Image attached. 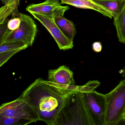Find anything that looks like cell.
<instances>
[{"instance_id":"1","label":"cell","mask_w":125,"mask_h":125,"mask_svg":"<svg viewBox=\"0 0 125 125\" xmlns=\"http://www.w3.org/2000/svg\"><path fill=\"white\" fill-rule=\"evenodd\" d=\"M72 91L42 79H37L21 94L22 99L36 111L40 121L54 125L65 100Z\"/></svg>"},{"instance_id":"2","label":"cell","mask_w":125,"mask_h":125,"mask_svg":"<svg viewBox=\"0 0 125 125\" xmlns=\"http://www.w3.org/2000/svg\"><path fill=\"white\" fill-rule=\"evenodd\" d=\"M54 125H94L83 92L73 91L65 100Z\"/></svg>"},{"instance_id":"3","label":"cell","mask_w":125,"mask_h":125,"mask_svg":"<svg viewBox=\"0 0 125 125\" xmlns=\"http://www.w3.org/2000/svg\"><path fill=\"white\" fill-rule=\"evenodd\" d=\"M105 95L106 108L104 125H118L125 114V80Z\"/></svg>"},{"instance_id":"4","label":"cell","mask_w":125,"mask_h":125,"mask_svg":"<svg viewBox=\"0 0 125 125\" xmlns=\"http://www.w3.org/2000/svg\"><path fill=\"white\" fill-rule=\"evenodd\" d=\"M0 115L22 120L28 124L40 121L34 109L20 97L2 104L0 106Z\"/></svg>"},{"instance_id":"5","label":"cell","mask_w":125,"mask_h":125,"mask_svg":"<svg viewBox=\"0 0 125 125\" xmlns=\"http://www.w3.org/2000/svg\"><path fill=\"white\" fill-rule=\"evenodd\" d=\"M21 20L19 27L11 31L4 38L3 42H20L28 47L31 46L37 32V28L33 19L29 15L20 13L18 16Z\"/></svg>"},{"instance_id":"6","label":"cell","mask_w":125,"mask_h":125,"mask_svg":"<svg viewBox=\"0 0 125 125\" xmlns=\"http://www.w3.org/2000/svg\"><path fill=\"white\" fill-rule=\"evenodd\" d=\"M83 95L94 125H104L106 108L105 94L94 90L83 92Z\"/></svg>"},{"instance_id":"7","label":"cell","mask_w":125,"mask_h":125,"mask_svg":"<svg viewBox=\"0 0 125 125\" xmlns=\"http://www.w3.org/2000/svg\"><path fill=\"white\" fill-rule=\"evenodd\" d=\"M31 14L49 32L55 40L60 50H65L73 48V41L69 39L62 33L55 23V18L34 12Z\"/></svg>"},{"instance_id":"8","label":"cell","mask_w":125,"mask_h":125,"mask_svg":"<svg viewBox=\"0 0 125 125\" xmlns=\"http://www.w3.org/2000/svg\"><path fill=\"white\" fill-rule=\"evenodd\" d=\"M70 9L68 6H64L59 3L46 0L40 3L30 4L26 10L30 13L34 12L55 18L58 15L63 16L65 11Z\"/></svg>"},{"instance_id":"9","label":"cell","mask_w":125,"mask_h":125,"mask_svg":"<svg viewBox=\"0 0 125 125\" xmlns=\"http://www.w3.org/2000/svg\"><path fill=\"white\" fill-rule=\"evenodd\" d=\"M49 81L62 85H75V84L73 72L65 65L61 66L56 69L48 70Z\"/></svg>"},{"instance_id":"10","label":"cell","mask_w":125,"mask_h":125,"mask_svg":"<svg viewBox=\"0 0 125 125\" xmlns=\"http://www.w3.org/2000/svg\"><path fill=\"white\" fill-rule=\"evenodd\" d=\"M61 3L68 4L81 9L93 10L111 19L113 17L110 12L92 0H61Z\"/></svg>"},{"instance_id":"11","label":"cell","mask_w":125,"mask_h":125,"mask_svg":"<svg viewBox=\"0 0 125 125\" xmlns=\"http://www.w3.org/2000/svg\"><path fill=\"white\" fill-rule=\"evenodd\" d=\"M110 12L114 18L122 11L125 6V0H92Z\"/></svg>"},{"instance_id":"12","label":"cell","mask_w":125,"mask_h":125,"mask_svg":"<svg viewBox=\"0 0 125 125\" xmlns=\"http://www.w3.org/2000/svg\"><path fill=\"white\" fill-rule=\"evenodd\" d=\"M54 21L62 33L69 39L73 41L76 33L73 23L62 15L55 16Z\"/></svg>"},{"instance_id":"13","label":"cell","mask_w":125,"mask_h":125,"mask_svg":"<svg viewBox=\"0 0 125 125\" xmlns=\"http://www.w3.org/2000/svg\"><path fill=\"white\" fill-rule=\"evenodd\" d=\"M114 24L119 42L125 44V6L122 12L114 18Z\"/></svg>"},{"instance_id":"14","label":"cell","mask_w":125,"mask_h":125,"mask_svg":"<svg viewBox=\"0 0 125 125\" xmlns=\"http://www.w3.org/2000/svg\"><path fill=\"white\" fill-rule=\"evenodd\" d=\"M28 47L27 45L22 42L16 41L3 42L0 45V54L15 50H23Z\"/></svg>"},{"instance_id":"15","label":"cell","mask_w":125,"mask_h":125,"mask_svg":"<svg viewBox=\"0 0 125 125\" xmlns=\"http://www.w3.org/2000/svg\"><path fill=\"white\" fill-rule=\"evenodd\" d=\"M4 6L0 8V24L3 23L8 17V13L13 0H0Z\"/></svg>"},{"instance_id":"16","label":"cell","mask_w":125,"mask_h":125,"mask_svg":"<svg viewBox=\"0 0 125 125\" xmlns=\"http://www.w3.org/2000/svg\"><path fill=\"white\" fill-rule=\"evenodd\" d=\"M28 124V123L22 120L6 117L0 115V125H24Z\"/></svg>"},{"instance_id":"17","label":"cell","mask_w":125,"mask_h":125,"mask_svg":"<svg viewBox=\"0 0 125 125\" xmlns=\"http://www.w3.org/2000/svg\"><path fill=\"white\" fill-rule=\"evenodd\" d=\"M21 51V50H15L8 51L0 54V68L6 63L15 54Z\"/></svg>"},{"instance_id":"18","label":"cell","mask_w":125,"mask_h":125,"mask_svg":"<svg viewBox=\"0 0 125 125\" xmlns=\"http://www.w3.org/2000/svg\"><path fill=\"white\" fill-rule=\"evenodd\" d=\"M8 18L3 23L0 24V45L4 42V38L7 34L11 31L7 26Z\"/></svg>"},{"instance_id":"19","label":"cell","mask_w":125,"mask_h":125,"mask_svg":"<svg viewBox=\"0 0 125 125\" xmlns=\"http://www.w3.org/2000/svg\"><path fill=\"white\" fill-rule=\"evenodd\" d=\"M21 20L18 17H14L9 20L7 26L9 30L11 31H14L18 28L20 25Z\"/></svg>"},{"instance_id":"20","label":"cell","mask_w":125,"mask_h":125,"mask_svg":"<svg viewBox=\"0 0 125 125\" xmlns=\"http://www.w3.org/2000/svg\"><path fill=\"white\" fill-rule=\"evenodd\" d=\"M93 50L96 53L101 52L102 50V45L100 42H95L92 45Z\"/></svg>"},{"instance_id":"21","label":"cell","mask_w":125,"mask_h":125,"mask_svg":"<svg viewBox=\"0 0 125 125\" xmlns=\"http://www.w3.org/2000/svg\"><path fill=\"white\" fill-rule=\"evenodd\" d=\"M50 0L52 1H54V2H55L59 3V0Z\"/></svg>"},{"instance_id":"22","label":"cell","mask_w":125,"mask_h":125,"mask_svg":"<svg viewBox=\"0 0 125 125\" xmlns=\"http://www.w3.org/2000/svg\"><path fill=\"white\" fill-rule=\"evenodd\" d=\"M123 120H125V114L124 115H123Z\"/></svg>"}]
</instances>
